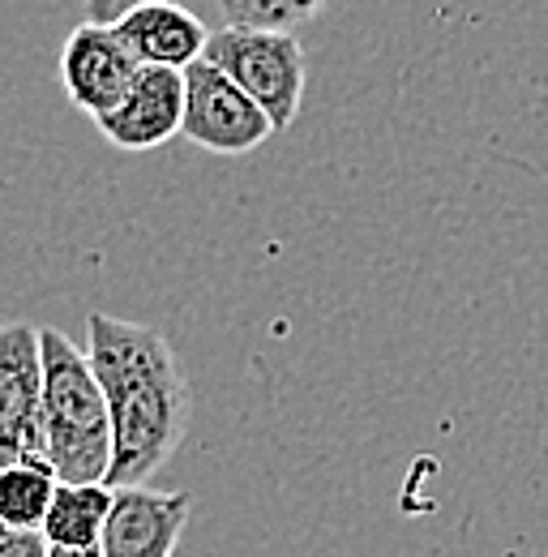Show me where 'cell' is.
Returning <instances> with one entry per match:
<instances>
[{
  "mask_svg": "<svg viewBox=\"0 0 548 557\" xmlns=\"http://www.w3.org/2000/svg\"><path fill=\"white\" fill-rule=\"evenodd\" d=\"M86 360L112 420L108 485H146L185 442L194 395L167 335L95 309L86 318Z\"/></svg>",
  "mask_w": 548,
  "mask_h": 557,
  "instance_id": "1",
  "label": "cell"
},
{
  "mask_svg": "<svg viewBox=\"0 0 548 557\" xmlns=\"http://www.w3.org/2000/svg\"><path fill=\"white\" fill-rule=\"evenodd\" d=\"M39 424H43V459L57 481H108L112 463V420L103 386L86 360V351L68 344L57 326H39Z\"/></svg>",
  "mask_w": 548,
  "mask_h": 557,
  "instance_id": "2",
  "label": "cell"
},
{
  "mask_svg": "<svg viewBox=\"0 0 548 557\" xmlns=\"http://www.w3.org/2000/svg\"><path fill=\"white\" fill-rule=\"evenodd\" d=\"M205 61L223 70L266 116L274 134L291 129L300 116L309 61L291 30H253V26H223L205 39Z\"/></svg>",
  "mask_w": 548,
  "mask_h": 557,
  "instance_id": "3",
  "label": "cell"
},
{
  "mask_svg": "<svg viewBox=\"0 0 548 557\" xmlns=\"http://www.w3.org/2000/svg\"><path fill=\"white\" fill-rule=\"evenodd\" d=\"M274 134L271 116L210 61L185 65V116L180 138L210 154H249Z\"/></svg>",
  "mask_w": 548,
  "mask_h": 557,
  "instance_id": "4",
  "label": "cell"
},
{
  "mask_svg": "<svg viewBox=\"0 0 548 557\" xmlns=\"http://www.w3.org/2000/svg\"><path fill=\"white\" fill-rule=\"evenodd\" d=\"M39 326L4 322L0 326V468L22 459H43V424H39Z\"/></svg>",
  "mask_w": 548,
  "mask_h": 557,
  "instance_id": "5",
  "label": "cell"
},
{
  "mask_svg": "<svg viewBox=\"0 0 548 557\" xmlns=\"http://www.w3.org/2000/svg\"><path fill=\"white\" fill-rule=\"evenodd\" d=\"M141 70L137 57L121 44V35L108 22H82L73 26L61 48V86L68 103L86 116H103L121 103L134 73Z\"/></svg>",
  "mask_w": 548,
  "mask_h": 557,
  "instance_id": "6",
  "label": "cell"
},
{
  "mask_svg": "<svg viewBox=\"0 0 548 557\" xmlns=\"http://www.w3.org/2000/svg\"><path fill=\"white\" fill-rule=\"evenodd\" d=\"M194 497L150 485L112 488V510L99 536L103 557H172L189 523Z\"/></svg>",
  "mask_w": 548,
  "mask_h": 557,
  "instance_id": "7",
  "label": "cell"
},
{
  "mask_svg": "<svg viewBox=\"0 0 548 557\" xmlns=\"http://www.w3.org/2000/svg\"><path fill=\"white\" fill-rule=\"evenodd\" d=\"M180 116H185V70L141 65L121 103L95 116V125L121 150H154L180 134Z\"/></svg>",
  "mask_w": 548,
  "mask_h": 557,
  "instance_id": "8",
  "label": "cell"
},
{
  "mask_svg": "<svg viewBox=\"0 0 548 557\" xmlns=\"http://www.w3.org/2000/svg\"><path fill=\"white\" fill-rule=\"evenodd\" d=\"M112 30L137 57V65H163V70H185L202 61L210 39L205 22L180 0H141L112 22Z\"/></svg>",
  "mask_w": 548,
  "mask_h": 557,
  "instance_id": "9",
  "label": "cell"
},
{
  "mask_svg": "<svg viewBox=\"0 0 548 557\" xmlns=\"http://www.w3.org/2000/svg\"><path fill=\"white\" fill-rule=\"evenodd\" d=\"M112 510L108 481H57L52 506L39 523V536L61 549H95Z\"/></svg>",
  "mask_w": 548,
  "mask_h": 557,
  "instance_id": "10",
  "label": "cell"
},
{
  "mask_svg": "<svg viewBox=\"0 0 548 557\" xmlns=\"http://www.w3.org/2000/svg\"><path fill=\"white\" fill-rule=\"evenodd\" d=\"M57 493V472L48 459H22L0 468V523L39 532Z\"/></svg>",
  "mask_w": 548,
  "mask_h": 557,
  "instance_id": "11",
  "label": "cell"
},
{
  "mask_svg": "<svg viewBox=\"0 0 548 557\" xmlns=\"http://www.w3.org/2000/svg\"><path fill=\"white\" fill-rule=\"evenodd\" d=\"M331 0H219V13L227 26H253V30H296L300 22L317 17Z\"/></svg>",
  "mask_w": 548,
  "mask_h": 557,
  "instance_id": "12",
  "label": "cell"
},
{
  "mask_svg": "<svg viewBox=\"0 0 548 557\" xmlns=\"http://www.w3.org/2000/svg\"><path fill=\"white\" fill-rule=\"evenodd\" d=\"M0 557H48V541L39 532L0 523Z\"/></svg>",
  "mask_w": 548,
  "mask_h": 557,
  "instance_id": "13",
  "label": "cell"
},
{
  "mask_svg": "<svg viewBox=\"0 0 548 557\" xmlns=\"http://www.w3.org/2000/svg\"><path fill=\"white\" fill-rule=\"evenodd\" d=\"M134 4H141V0H86V13H90V22H116L121 13H129Z\"/></svg>",
  "mask_w": 548,
  "mask_h": 557,
  "instance_id": "14",
  "label": "cell"
},
{
  "mask_svg": "<svg viewBox=\"0 0 548 557\" xmlns=\"http://www.w3.org/2000/svg\"><path fill=\"white\" fill-rule=\"evenodd\" d=\"M48 557H103L99 545L95 549H61V545H48Z\"/></svg>",
  "mask_w": 548,
  "mask_h": 557,
  "instance_id": "15",
  "label": "cell"
}]
</instances>
